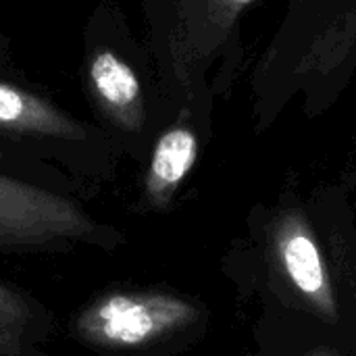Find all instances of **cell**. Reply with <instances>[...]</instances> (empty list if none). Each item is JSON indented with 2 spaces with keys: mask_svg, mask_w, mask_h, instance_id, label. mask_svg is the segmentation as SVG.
<instances>
[{
  "mask_svg": "<svg viewBox=\"0 0 356 356\" xmlns=\"http://www.w3.org/2000/svg\"><path fill=\"white\" fill-rule=\"evenodd\" d=\"M275 254L286 280L311 311L325 319H338V300L330 271L317 240L298 219H286L275 234Z\"/></svg>",
  "mask_w": 356,
  "mask_h": 356,
  "instance_id": "5",
  "label": "cell"
},
{
  "mask_svg": "<svg viewBox=\"0 0 356 356\" xmlns=\"http://www.w3.org/2000/svg\"><path fill=\"white\" fill-rule=\"evenodd\" d=\"M0 73H19L13 65V44L10 38L0 29Z\"/></svg>",
  "mask_w": 356,
  "mask_h": 356,
  "instance_id": "8",
  "label": "cell"
},
{
  "mask_svg": "<svg viewBox=\"0 0 356 356\" xmlns=\"http://www.w3.org/2000/svg\"><path fill=\"white\" fill-rule=\"evenodd\" d=\"M232 2H236V4H246V2H250V0H232Z\"/></svg>",
  "mask_w": 356,
  "mask_h": 356,
  "instance_id": "11",
  "label": "cell"
},
{
  "mask_svg": "<svg viewBox=\"0 0 356 356\" xmlns=\"http://www.w3.org/2000/svg\"><path fill=\"white\" fill-rule=\"evenodd\" d=\"M0 150L33 181L77 198L111 179L117 152L98 125L19 73H0Z\"/></svg>",
  "mask_w": 356,
  "mask_h": 356,
  "instance_id": "1",
  "label": "cell"
},
{
  "mask_svg": "<svg viewBox=\"0 0 356 356\" xmlns=\"http://www.w3.org/2000/svg\"><path fill=\"white\" fill-rule=\"evenodd\" d=\"M52 313L25 290L0 280V356H56L48 353Z\"/></svg>",
  "mask_w": 356,
  "mask_h": 356,
  "instance_id": "6",
  "label": "cell"
},
{
  "mask_svg": "<svg viewBox=\"0 0 356 356\" xmlns=\"http://www.w3.org/2000/svg\"><path fill=\"white\" fill-rule=\"evenodd\" d=\"M200 309L167 290H106L71 319V336L96 353H136L163 344L196 325Z\"/></svg>",
  "mask_w": 356,
  "mask_h": 356,
  "instance_id": "4",
  "label": "cell"
},
{
  "mask_svg": "<svg viewBox=\"0 0 356 356\" xmlns=\"http://www.w3.org/2000/svg\"><path fill=\"white\" fill-rule=\"evenodd\" d=\"M196 152V136L186 125H173L154 140L144 175L142 202L148 209H165L171 202L179 184L192 171Z\"/></svg>",
  "mask_w": 356,
  "mask_h": 356,
  "instance_id": "7",
  "label": "cell"
},
{
  "mask_svg": "<svg viewBox=\"0 0 356 356\" xmlns=\"http://www.w3.org/2000/svg\"><path fill=\"white\" fill-rule=\"evenodd\" d=\"M305 356H340L336 350H332V348H323V346H319V348H315V350H311V353H307Z\"/></svg>",
  "mask_w": 356,
  "mask_h": 356,
  "instance_id": "10",
  "label": "cell"
},
{
  "mask_svg": "<svg viewBox=\"0 0 356 356\" xmlns=\"http://www.w3.org/2000/svg\"><path fill=\"white\" fill-rule=\"evenodd\" d=\"M0 169H4V171H8V173H15V175H21V177H25V179H29V181H33L27 173H25V169L15 161V159H10L6 152H2L0 150ZM38 184V181H35Z\"/></svg>",
  "mask_w": 356,
  "mask_h": 356,
  "instance_id": "9",
  "label": "cell"
},
{
  "mask_svg": "<svg viewBox=\"0 0 356 356\" xmlns=\"http://www.w3.org/2000/svg\"><path fill=\"white\" fill-rule=\"evenodd\" d=\"M119 242V232L98 221L77 196L0 169V254L111 250Z\"/></svg>",
  "mask_w": 356,
  "mask_h": 356,
  "instance_id": "3",
  "label": "cell"
},
{
  "mask_svg": "<svg viewBox=\"0 0 356 356\" xmlns=\"http://www.w3.org/2000/svg\"><path fill=\"white\" fill-rule=\"evenodd\" d=\"M79 88L90 121L104 131L115 150H136L148 127L146 77L113 0H100L86 19Z\"/></svg>",
  "mask_w": 356,
  "mask_h": 356,
  "instance_id": "2",
  "label": "cell"
}]
</instances>
